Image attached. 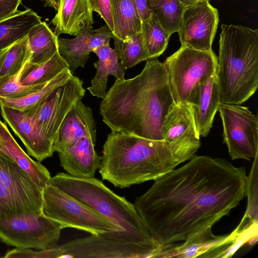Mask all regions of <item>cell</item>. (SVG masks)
I'll return each instance as SVG.
<instances>
[{
    "mask_svg": "<svg viewBox=\"0 0 258 258\" xmlns=\"http://www.w3.org/2000/svg\"><path fill=\"white\" fill-rule=\"evenodd\" d=\"M247 180L244 167L195 155L155 179L134 205L154 239L169 245L212 233L245 197Z\"/></svg>",
    "mask_w": 258,
    "mask_h": 258,
    "instance_id": "1",
    "label": "cell"
},
{
    "mask_svg": "<svg viewBox=\"0 0 258 258\" xmlns=\"http://www.w3.org/2000/svg\"><path fill=\"white\" fill-rule=\"evenodd\" d=\"M175 104L166 68L154 58L146 60L141 73L135 77L115 79L99 110L111 131L163 141V121Z\"/></svg>",
    "mask_w": 258,
    "mask_h": 258,
    "instance_id": "2",
    "label": "cell"
},
{
    "mask_svg": "<svg viewBox=\"0 0 258 258\" xmlns=\"http://www.w3.org/2000/svg\"><path fill=\"white\" fill-rule=\"evenodd\" d=\"M186 161L164 141L111 131L103 146L99 172L103 180L123 188L154 180Z\"/></svg>",
    "mask_w": 258,
    "mask_h": 258,
    "instance_id": "3",
    "label": "cell"
},
{
    "mask_svg": "<svg viewBox=\"0 0 258 258\" xmlns=\"http://www.w3.org/2000/svg\"><path fill=\"white\" fill-rule=\"evenodd\" d=\"M216 78L220 103L240 104L258 87V30L222 24Z\"/></svg>",
    "mask_w": 258,
    "mask_h": 258,
    "instance_id": "4",
    "label": "cell"
},
{
    "mask_svg": "<svg viewBox=\"0 0 258 258\" xmlns=\"http://www.w3.org/2000/svg\"><path fill=\"white\" fill-rule=\"evenodd\" d=\"M49 182L117 224L123 230L126 240L159 244L151 234L134 205L114 193L101 180L94 177H77L60 172L51 177Z\"/></svg>",
    "mask_w": 258,
    "mask_h": 258,
    "instance_id": "5",
    "label": "cell"
},
{
    "mask_svg": "<svg viewBox=\"0 0 258 258\" xmlns=\"http://www.w3.org/2000/svg\"><path fill=\"white\" fill-rule=\"evenodd\" d=\"M41 211L64 228H73L96 236L113 233L114 238L128 241L125 239L121 227L49 181L42 189Z\"/></svg>",
    "mask_w": 258,
    "mask_h": 258,
    "instance_id": "6",
    "label": "cell"
},
{
    "mask_svg": "<svg viewBox=\"0 0 258 258\" xmlns=\"http://www.w3.org/2000/svg\"><path fill=\"white\" fill-rule=\"evenodd\" d=\"M164 63L175 103L189 104L199 85L216 73L217 56L212 49L202 51L181 46Z\"/></svg>",
    "mask_w": 258,
    "mask_h": 258,
    "instance_id": "7",
    "label": "cell"
},
{
    "mask_svg": "<svg viewBox=\"0 0 258 258\" xmlns=\"http://www.w3.org/2000/svg\"><path fill=\"white\" fill-rule=\"evenodd\" d=\"M161 245L157 243H136L91 235L62 244L35 250L36 258L154 257Z\"/></svg>",
    "mask_w": 258,
    "mask_h": 258,
    "instance_id": "8",
    "label": "cell"
},
{
    "mask_svg": "<svg viewBox=\"0 0 258 258\" xmlns=\"http://www.w3.org/2000/svg\"><path fill=\"white\" fill-rule=\"evenodd\" d=\"M42 189L15 162L0 153V221L42 213Z\"/></svg>",
    "mask_w": 258,
    "mask_h": 258,
    "instance_id": "9",
    "label": "cell"
},
{
    "mask_svg": "<svg viewBox=\"0 0 258 258\" xmlns=\"http://www.w3.org/2000/svg\"><path fill=\"white\" fill-rule=\"evenodd\" d=\"M63 226L42 213L0 221V240L17 248L43 249L56 245Z\"/></svg>",
    "mask_w": 258,
    "mask_h": 258,
    "instance_id": "10",
    "label": "cell"
},
{
    "mask_svg": "<svg viewBox=\"0 0 258 258\" xmlns=\"http://www.w3.org/2000/svg\"><path fill=\"white\" fill-rule=\"evenodd\" d=\"M223 138L232 160L250 161L258 155V119L247 107L220 103Z\"/></svg>",
    "mask_w": 258,
    "mask_h": 258,
    "instance_id": "11",
    "label": "cell"
},
{
    "mask_svg": "<svg viewBox=\"0 0 258 258\" xmlns=\"http://www.w3.org/2000/svg\"><path fill=\"white\" fill-rule=\"evenodd\" d=\"M83 81L73 75L42 100L25 111L51 143L70 110L85 94Z\"/></svg>",
    "mask_w": 258,
    "mask_h": 258,
    "instance_id": "12",
    "label": "cell"
},
{
    "mask_svg": "<svg viewBox=\"0 0 258 258\" xmlns=\"http://www.w3.org/2000/svg\"><path fill=\"white\" fill-rule=\"evenodd\" d=\"M219 23L218 10L205 1L185 7L177 33L181 46L209 51Z\"/></svg>",
    "mask_w": 258,
    "mask_h": 258,
    "instance_id": "13",
    "label": "cell"
},
{
    "mask_svg": "<svg viewBox=\"0 0 258 258\" xmlns=\"http://www.w3.org/2000/svg\"><path fill=\"white\" fill-rule=\"evenodd\" d=\"M161 134L163 140L174 151L188 160L201 146L190 104H175L165 116Z\"/></svg>",
    "mask_w": 258,
    "mask_h": 258,
    "instance_id": "14",
    "label": "cell"
},
{
    "mask_svg": "<svg viewBox=\"0 0 258 258\" xmlns=\"http://www.w3.org/2000/svg\"><path fill=\"white\" fill-rule=\"evenodd\" d=\"M113 36L106 24L95 30L92 26L74 38H58V51L74 75L78 68L85 67L91 52L99 46L109 43Z\"/></svg>",
    "mask_w": 258,
    "mask_h": 258,
    "instance_id": "15",
    "label": "cell"
},
{
    "mask_svg": "<svg viewBox=\"0 0 258 258\" xmlns=\"http://www.w3.org/2000/svg\"><path fill=\"white\" fill-rule=\"evenodd\" d=\"M0 107L3 118L22 141L29 155L39 162L52 156L53 144L43 136L25 111L10 108L1 103Z\"/></svg>",
    "mask_w": 258,
    "mask_h": 258,
    "instance_id": "16",
    "label": "cell"
},
{
    "mask_svg": "<svg viewBox=\"0 0 258 258\" xmlns=\"http://www.w3.org/2000/svg\"><path fill=\"white\" fill-rule=\"evenodd\" d=\"M83 138L96 140V127L92 109L78 101L68 112L54 139L53 150L58 152Z\"/></svg>",
    "mask_w": 258,
    "mask_h": 258,
    "instance_id": "17",
    "label": "cell"
},
{
    "mask_svg": "<svg viewBox=\"0 0 258 258\" xmlns=\"http://www.w3.org/2000/svg\"><path fill=\"white\" fill-rule=\"evenodd\" d=\"M96 141L91 138H83L60 149L57 153L60 166L75 177H94L101 160L95 150Z\"/></svg>",
    "mask_w": 258,
    "mask_h": 258,
    "instance_id": "18",
    "label": "cell"
},
{
    "mask_svg": "<svg viewBox=\"0 0 258 258\" xmlns=\"http://www.w3.org/2000/svg\"><path fill=\"white\" fill-rule=\"evenodd\" d=\"M89 0H60L58 9L51 21L53 33L76 36L94 23Z\"/></svg>",
    "mask_w": 258,
    "mask_h": 258,
    "instance_id": "19",
    "label": "cell"
},
{
    "mask_svg": "<svg viewBox=\"0 0 258 258\" xmlns=\"http://www.w3.org/2000/svg\"><path fill=\"white\" fill-rule=\"evenodd\" d=\"M216 74L199 85L189 103L197 131L203 137L210 133L220 104Z\"/></svg>",
    "mask_w": 258,
    "mask_h": 258,
    "instance_id": "20",
    "label": "cell"
},
{
    "mask_svg": "<svg viewBox=\"0 0 258 258\" xmlns=\"http://www.w3.org/2000/svg\"><path fill=\"white\" fill-rule=\"evenodd\" d=\"M0 153L6 156L43 188L51 178L48 170L31 159L15 141L6 124L0 120Z\"/></svg>",
    "mask_w": 258,
    "mask_h": 258,
    "instance_id": "21",
    "label": "cell"
},
{
    "mask_svg": "<svg viewBox=\"0 0 258 258\" xmlns=\"http://www.w3.org/2000/svg\"><path fill=\"white\" fill-rule=\"evenodd\" d=\"M93 52L98 59L94 63L96 72L87 89L93 96L103 99L106 93L108 76L112 75L116 79H124L127 68L119 60L109 43L97 47Z\"/></svg>",
    "mask_w": 258,
    "mask_h": 258,
    "instance_id": "22",
    "label": "cell"
},
{
    "mask_svg": "<svg viewBox=\"0 0 258 258\" xmlns=\"http://www.w3.org/2000/svg\"><path fill=\"white\" fill-rule=\"evenodd\" d=\"M234 230L228 235H215L213 233L199 238L162 246L154 257L191 258L204 257L211 251L231 242L235 237Z\"/></svg>",
    "mask_w": 258,
    "mask_h": 258,
    "instance_id": "23",
    "label": "cell"
},
{
    "mask_svg": "<svg viewBox=\"0 0 258 258\" xmlns=\"http://www.w3.org/2000/svg\"><path fill=\"white\" fill-rule=\"evenodd\" d=\"M113 38L125 41L141 32L142 21L134 0H110Z\"/></svg>",
    "mask_w": 258,
    "mask_h": 258,
    "instance_id": "24",
    "label": "cell"
},
{
    "mask_svg": "<svg viewBox=\"0 0 258 258\" xmlns=\"http://www.w3.org/2000/svg\"><path fill=\"white\" fill-rule=\"evenodd\" d=\"M41 17L30 9L18 11L0 20V53L27 35L30 29L41 22Z\"/></svg>",
    "mask_w": 258,
    "mask_h": 258,
    "instance_id": "25",
    "label": "cell"
},
{
    "mask_svg": "<svg viewBox=\"0 0 258 258\" xmlns=\"http://www.w3.org/2000/svg\"><path fill=\"white\" fill-rule=\"evenodd\" d=\"M31 51L30 64H39L49 60L58 51V38L45 22L33 26L28 34Z\"/></svg>",
    "mask_w": 258,
    "mask_h": 258,
    "instance_id": "26",
    "label": "cell"
},
{
    "mask_svg": "<svg viewBox=\"0 0 258 258\" xmlns=\"http://www.w3.org/2000/svg\"><path fill=\"white\" fill-rule=\"evenodd\" d=\"M69 66L57 51L47 61L39 64H26L20 83L25 86L46 83Z\"/></svg>",
    "mask_w": 258,
    "mask_h": 258,
    "instance_id": "27",
    "label": "cell"
},
{
    "mask_svg": "<svg viewBox=\"0 0 258 258\" xmlns=\"http://www.w3.org/2000/svg\"><path fill=\"white\" fill-rule=\"evenodd\" d=\"M141 35L148 60L157 58L163 53L170 37L152 13L149 19L142 22Z\"/></svg>",
    "mask_w": 258,
    "mask_h": 258,
    "instance_id": "28",
    "label": "cell"
},
{
    "mask_svg": "<svg viewBox=\"0 0 258 258\" xmlns=\"http://www.w3.org/2000/svg\"><path fill=\"white\" fill-rule=\"evenodd\" d=\"M31 56L26 35L0 53V78L18 73L29 61Z\"/></svg>",
    "mask_w": 258,
    "mask_h": 258,
    "instance_id": "29",
    "label": "cell"
},
{
    "mask_svg": "<svg viewBox=\"0 0 258 258\" xmlns=\"http://www.w3.org/2000/svg\"><path fill=\"white\" fill-rule=\"evenodd\" d=\"M73 76L68 68L65 69L39 90L21 98L12 99L0 97V103L11 108L25 111L42 100L58 87L65 84Z\"/></svg>",
    "mask_w": 258,
    "mask_h": 258,
    "instance_id": "30",
    "label": "cell"
},
{
    "mask_svg": "<svg viewBox=\"0 0 258 258\" xmlns=\"http://www.w3.org/2000/svg\"><path fill=\"white\" fill-rule=\"evenodd\" d=\"M185 8L178 0H161L150 8L160 25L170 36L178 31Z\"/></svg>",
    "mask_w": 258,
    "mask_h": 258,
    "instance_id": "31",
    "label": "cell"
},
{
    "mask_svg": "<svg viewBox=\"0 0 258 258\" xmlns=\"http://www.w3.org/2000/svg\"><path fill=\"white\" fill-rule=\"evenodd\" d=\"M113 39L118 59L127 69L148 60L141 33L125 41Z\"/></svg>",
    "mask_w": 258,
    "mask_h": 258,
    "instance_id": "32",
    "label": "cell"
},
{
    "mask_svg": "<svg viewBox=\"0 0 258 258\" xmlns=\"http://www.w3.org/2000/svg\"><path fill=\"white\" fill-rule=\"evenodd\" d=\"M25 66L14 76L0 78V97L12 99L25 97L39 90L47 83L28 86L21 84L20 79Z\"/></svg>",
    "mask_w": 258,
    "mask_h": 258,
    "instance_id": "33",
    "label": "cell"
},
{
    "mask_svg": "<svg viewBox=\"0 0 258 258\" xmlns=\"http://www.w3.org/2000/svg\"><path fill=\"white\" fill-rule=\"evenodd\" d=\"M254 158L250 172L247 176L246 196L248 206L243 218H248L250 222H257V158Z\"/></svg>",
    "mask_w": 258,
    "mask_h": 258,
    "instance_id": "34",
    "label": "cell"
},
{
    "mask_svg": "<svg viewBox=\"0 0 258 258\" xmlns=\"http://www.w3.org/2000/svg\"><path fill=\"white\" fill-rule=\"evenodd\" d=\"M89 2L93 11L100 15L113 33L114 28L110 0H89Z\"/></svg>",
    "mask_w": 258,
    "mask_h": 258,
    "instance_id": "35",
    "label": "cell"
},
{
    "mask_svg": "<svg viewBox=\"0 0 258 258\" xmlns=\"http://www.w3.org/2000/svg\"><path fill=\"white\" fill-rule=\"evenodd\" d=\"M21 0H0V20L14 15Z\"/></svg>",
    "mask_w": 258,
    "mask_h": 258,
    "instance_id": "36",
    "label": "cell"
},
{
    "mask_svg": "<svg viewBox=\"0 0 258 258\" xmlns=\"http://www.w3.org/2000/svg\"><path fill=\"white\" fill-rule=\"evenodd\" d=\"M142 22L149 19L152 11L147 0H134Z\"/></svg>",
    "mask_w": 258,
    "mask_h": 258,
    "instance_id": "37",
    "label": "cell"
},
{
    "mask_svg": "<svg viewBox=\"0 0 258 258\" xmlns=\"http://www.w3.org/2000/svg\"><path fill=\"white\" fill-rule=\"evenodd\" d=\"M185 7L194 6L198 3L209 0H178Z\"/></svg>",
    "mask_w": 258,
    "mask_h": 258,
    "instance_id": "38",
    "label": "cell"
},
{
    "mask_svg": "<svg viewBox=\"0 0 258 258\" xmlns=\"http://www.w3.org/2000/svg\"><path fill=\"white\" fill-rule=\"evenodd\" d=\"M45 2L46 6L53 8L56 11H57L60 0H44Z\"/></svg>",
    "mask_w": 258,
    "mask_h": 258,
    "instance_id": "39",
    "label": "cell"
},
{
    "mask_svg": "<svg viewBox=\"0 0 258 258\" xmlns=\"http://www.w3.org/2000/svg\"><path fill=\"white\" fill-rule=\"evenodd\" d=\"M149 3V5L151 7H152L157 4L161 0H147Z\"/></svg>",
    "mask_w": 258,
    "mask_h": 258,
    "instance_id": "40",
    "label": "cell"
},
{
    "mask_svg": "<svg viewBox=\"0 0 258 258\" xmlns=\"http://www.w3.org/2000/svg\"><path fill=\"white\" fill-rule=\"evenodd\" d=\"M209 1H210V0H209Z\"/></svg>",
    "mask_w": 258,
    "mask_h": 258,
    "instance_id": "41",
    "label": "cell"
}]
</instances>
